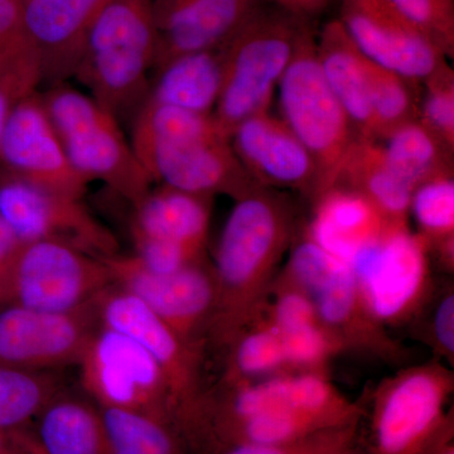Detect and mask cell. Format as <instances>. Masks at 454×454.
I'll return each instance as SVG.
<instances>
[{
	"label": "cell",
	"mask_w": 454,
	"mask_h": 454,
	"mask_svg": "<svg viewBox=\"0 0 454 454\" xmlns=\"http://www.w3.org/2000/svg\"><path fill=\"white\" fill-rule=\"evenodd\" d=\"M297 227L291 200L273 188L259 187L236 200L212 265L216 304L207 346L223 354L241 331L262 316Z\"/></svg>",
	"instance_id": "obj_1"
},
{
	"label": "cell",
	"mask_w": 454,
	"mask_h": 454,
	"mask_svg": "<svg viewBox=\"0 0 454 454\" xmlns=\"http://www.w3.org/2000/svg\"><path fill=\"white\" fill-rule=\"evenodd\" d=\"M452 370L442 361L399 367L364 394L361 446L366 454H432L454 439Z\"/></svg>",
	"instance_id": "obj_2"
},
{
	"label": "cell",
	"mask_w": 454,
	"mask_h": 454,
	"mask_svg": "<svg viewBox=\"0 0 454 454\" xmlns=\"http://www.w3.org/2000/svg\"><path fill=\"white\" fill-rule=\"evenodd\" d=\"M157 41L152 0H106L74 77L119 121L134 118L148 94Z\"/></svg>",
	"instance_id": "obj_3"
},
{
	"label": "cell",
	"mask_w": 454,
	"mask_h": 454,
	"mask_svg": "<svg viewBox=\"0 0 454 454\" xmlns=\"http://www.w3.org/2000/svg\"><path fill=\"white\" fill-rule=\"evenodd\" d=\"M309 18L259 2L223 44V80L214 118L227 137L240 122L269 112Z\"/></svg>",
	"instance_id": "obj_4"
},
{
	"label": "cell",
	"mask_w": 454,
	"mask_h": 454,
	"mask_svg": "<svg viewBox=\"0 0 454 454\" xmlns=\"http://www.w3.org/2000/svg\"><path fill=\"white\" fill-rule=\"evenodd\" d=\"M280 273L309 295L319 322L343 352L390 366L409 365L411 349L391 336L366 309L351 268L306 235L295 238Z\"/></svg>",
	"instance_id": "obj_5"
},
{
	"label": "cell",
	"mask_w": 454,
	"mask_h": 454,
	"mask_svg": "<svg viewBox=\"0 0 454 454\" xmlns=\"http://www.w3.org/2000/svg\"><path fill=\"white\" fill-rule=\"evenodd\" d=\"M41 97L68 160L82 177L103 181L133 206L152 190L121 121L106 107L66 82L50 86Z\"/></svg>",
	"instance_id": "obj_6"
},
{
	"label": "cell",
	"mask_w": 454,
	"mask_h": 454,
	"mask_svg": "<svg viewBox=\"0 0 454 454\" xmlns=\"http://www.w3.org/2000/svg\"><path fill=\"white\" fill-rule=\"evenodd\" d=\"M317 33L312 20L303 27L278 85L282 121L309 149L318 170L312 201L333 186L343 157L358 137L322 74Z\"/></svg>",
	"instance_id": "obj_7"
},
{
	"label": "cell",
	"mask_w": 454,
	"mask_h": 454,
	"mask_svg": "<svg viewBox=\"0 0 454 454\" xmlns=\"http://www.w3.org/2000/svg\"><path fill=\"white\" fill-rule=\"evenodd\" d=\"M348 267L370 315L387 328L406 327L437 284L428 245L409 221H389Z\"/></svg>",
	"instance_id": "obj_8"
},
{
	"label": "cell",
	"mask_w": 454,
	"mask_h": 454,
	"mask_svg": "<svg viewBox=\"0 0 454 454\" xmlns=\"http://www.w3.org/2000/svg\"><path fill=\"white\" fill-rule=\"evenodd\" d=\"M113 286L104 260L56 241L22 243L0 270L3 306L67 313L97 301Z\"/></svg>",
	"instance_id": "obj_9"
},
{
	"label": "cell",
	"mask_w": 454,
	"mask_h": 454,
	"mask_svg": "<svg viewBox=\"0 0 454 454\" xmlns=\"http://www.w3.org/2000/svg\"><path fill=\"white\" fill-rule=\"evenodd\" d=\"M98 322L139 342L162 370L172 399L175 426L187 439L201 417L211 385L206 379V349L190 345L129 293L107 288L97 301Z\"/></svg>",
	"instance_id": "obj_10"
},
{
	"label": "cell",
	"mask_w": 454,
	"mask_h": 454,
	"mask_svg": "<svg viewBox=\"0 0 454 454\" xmlns=\"http://www.w3.org/2000/svg\"><path fill=\"white\" fill-rule=\"evenodd\" d=\"M77 365L83 389L100 408L134 411L175 426L162 370L136 340L100 325Z\"/></svg>",
	"instance_id": "obj_11"
},
{
	"label": "cell",
	"mask_w": 454,
	"mask_h": 454,
	"mask_svg": "<svg viewBox=\"0 0 454 454\" xmlns=\"http://www.w3.org/2000/svg\"><path fill=\"white\" fill-rule=\"evenodd\" d=\"M0 216L20 243L56 241L101 260L119 254L115 236L82 199L35 186L3 169Z\"/></svg>",
	"instance_id": "obj_12"
},
{
	"label": "cell",
	"mask_w": 454,
	"mask_h": 454,
	"mask_svg": "<svg viewBox=\"0 0 454 454\" xmlns=\"http://www.w3.org/2000/svg\"><path fill=\"white\" fill-rule=\"evenodd\" d=\"M113 286L138 298L179 339L207 348V331L215 304L214 269L206 260L169 274L146 270L134 255L121 253L104 260Z\"/></svg>",
	"instance_id": "obj_13"
},
{
	"label": "cell",
	"mask_w": 454,
	"mask_h": 454,
	"mask_svg": "<svg viewBox=\"0 0 454 454\" xmlns=\"http://www.w3.org/2000/svg\"><path fill=\"white\" fill-rule=\"evenodd\" d=\"M152 182L197 195L236 200L262 187L236 157L223 134L131 145Z\"/></svg>",
	"instance_id": "obj_14"
},
{
	"label": "cell",
	"mask_w": 454,
	"mask_h": 454,
	"mask_svg": "<svg viewBox=\"0 0 454 454\" xmlns=\"http://www.w3.org/2000/svg\"><path fill=\"white\" fill-rule=\"evenodd\" d=\"M98 325L97 301L67 313L0 307V365L28 372L77 365Z\"/></svg>",
	"instance_id": "obj_15"
},
{
	"label": "cell",
	"mask_w": 454,
	"mask_h": 454,
	"mask_svg": "<svg viewBox=\"0 0 454 454\" xmlns=\"http://www.w3.org/2000/svg\"><path fill=\"white\" fill-rule=\"evenodd\" d=\"M0 169L29 184L83 199L90 182L68 160L41 94L20 98L0 136Z\"/></svg>",
	"instance_id": "obj_16"
},
{
	"label": "cell",
	"mask_w": 454,
	"mask_h": 454,
	"mask_svg": "<svg viewBox=\"0 0 454 454\" xmlns=\"http://www.w3.org/2000/svg\"><path fill=\"white\" fill-rule=\"evenodd\" d=\"M339 20L376 64L423 83L447 57L391 0H340Z\"/></svg>",
	"instance_id": "obj_17"
},
{
	"label": "cell",
	"mask_w": 454,
	"mask_h": 454,
	"mask_svg": "<svg viewBox=\"0 0 454 454\" xmlns=\"http://www.w3.org/2000/svg\"><path fill=\"white\" fill-rule=\"evenodd\" d=\"M236 157L260 186L300 191L312 201L318 170L288 125L265 112L238 125L230 137Z\"/></svg>",
	"instance_id": "obj_18"
},
{
	"label": "cell",
	"mask_w": 454,
	"mask_h": 454,
	"mask_svg": "<svg viewBox=\"0 0 454 454\" xmlns=\"http://www.w3.org/2000/svg\"><path fill=\"white\" fill-rule=\"evenodd\" d=\"M106 0H26L23 29L37 52L41 85L74 76L90 27Z\"/></svg>",
	"instance_id": "obj_19"
},
{
	"label": "cell",
	"mask_w": 454,
	"mask_h": 454,
	"mask_svg": "<svg viewBox=\"0 0 454 454\" xmlns=\"http://www.w3.org/2000/svg\"><path fill=\"white\" fill-rule=\"evenodd\" d=\"M262 0H152L157 52L153 71L187 53L223 46Z\"/></svg>",
	"instance_id": "obj_20"
},
{
	"label": "cell",
	"mask_w": 454,
	"mask_h": 454,
	"mask_svg": "<svg viewBox=\"0 0 454 454\" xmlns=\"http://www.w3.org/2000/svg\"><path fill=\"white\" fill-rule=\"evenodd\" d=\"M312 202V219L304 235L348 265L391 221L365 197L342 186L328 188Z\"/></svg>",
	"instance_id": "obj_21"
},
{
	"label": "cell",
	"mask_w": 454,
	"mask_h": 454,
	"mask_svg": "<svg viewBox=\"0 0 454 454\" xmlns=\"http://www.w3.org/2000/svg\"><path fill=\"white\" fill-rule=\"evenodd\" d=\"M214 197L169 186L151 190L134 205L130 221L133 240L182 245L206 254Z\"/></svg>",
	"instance_id": "obj_22"
},
{
	"label": "cell",
	"mask_w": 454,
	"mask_h": 454,
	"mask_svg": "<svg viewBox=\"0 0 454 454\" xmlns=\"http://www.w3.org/2000/svg\"><path fill=\"white\" fill-rule=\"evenodd\" d=\"M317 57L325 82L360 138L375 139L365 71V55L339 20L317 33Z\"/></svg>",
	"instance_id": "obj_23"
},
{
	"label": "cell",
	"mask_w": 454,
	"mask_h": 454,
	"mask_svg": "<svg viewBox=\"0 0 454 454\" xmlns=\"http://www.w3.org/2000/svg\"><path fill=\"white\" fill-rule=\"evenodd\" d=\"M333 186L356 191L387 220L409 221L414 188L391 166L384 145L378 140L360 137L354 140Z\"/></svg>",
	"instance_id": "obj_24"
},
{
	"label": "cell",
	"mask_w": 454,
	"mask_h": 454,
	"mask_svg": "<svg viewBox=\"0 0 454 454\" xmlns=\"http://www.w3.org/2000/svg\"><path fill=\"white\" fill-rule=\"evenodd\" d=\"M154 73L145 103L212 114L223 88V46L176 57Z\"/></svg>",
	"instance_id": "obj_25"
},
{
	"label": "cell",
	"mask_w": 454,
	"mask_h": 454,
	"mask_svg": "<svg viewBox=\"0 0 454 454\" xmlns=\"http://www.w3.org/2000/svg\"><path fill=\"white\" fill-rule=\"evenodd\" d=\"M42 454H112L98 405L59 394L31 426Z\"/></svg>",
	"instance_id": "obj_26"
},
{
	"label": "cell",
	"mask_w": 454,
	"mask_h": 454,
	"mask_svg": "<svg viewBox=\"0 0 454 454\" xmlns=\"http://www.w3.org/2000/svg\"><path fill=\"white\" fill-rule=\"evenodd\" d=\"M220 385H235L289 373L282 336L260 317L241 331L223 352Z\"/></svg>",
	"instance_id": "obj_27"
},
{
	"label": "cell",
	"mask_w": 454,
	"mask_h": 454,
	"mask_svg": "<svg viewBox=\"0 0 454 454\" xmlns=\"http://www.w3.org/2000/svg\"><path fill=\"white\" fill-rule=\"evenodd\" d=\"M409 216L428 245L430 258L447 276L454 271V175L429 179L414 188Z\"/></svg>",
	"instance_id": "obj_28"
},
{
	"label": "cell",
	"mask_w": 454,
	"mask_h": 454,
	"mask_svg": "<svg viewBox=\"0 0 454 454\" xmlns=\"http://www.w3.org/2000/svg\"><path fill=\"white\" fill-rule=\"evenodd\" d=\"M391 166L413 186L454 175L453 154L419 121L403 125L382 140Z\"/></svg>",
	"instance_id": "obj_29"
},
{
	"label": "cell",
	"mask_w": 454,
	"mask_h": 454,
	"mask_svg": "<svg viewBox=\"0 0 454 454\" xmlns=\"http://www.w3.org/2000/svg\"><path fill=\"white\" fill-rule=\"evenodd\" d=\"M373 133L382 142L394 130L419 118L422 83L376 64L365 56Z\"/></svg>",
	"instance_id": "obj_30"
},
{
	"label": "cell",
	"mask_w": 454,
	"mask_h": 454,
	"mask_svg": "<svg viewBox=\"0 0 454 454\" xmlns=\"http://www.w3.org/2000/svg\"><path fill=\"white\" fill-rule=\"evenodd\" d=\"M62 384L50 372L0 365V432L29 428Z\"/></svg>",
	"instance_id": "obj_31"
},
{
	"label": "cell",
	"mask_w": 454,
	"mask_h": 454,
	"mask_svg": "<svg viewBox=\"0 0 454 454\" xmlns=\"http://www.w3.org/2000/svg\"><path fill=\"white\" fill-rule=\"evenodd\" d=\"M98 409L112 454H191L172 424L122 409Z\"/></svg>",
	"instance_id": "obj_32"
},
{
	"label": "cell",
	"mask_w": 454,
	"mask_h": 454,
	"mask_svg": "<svg viewBox=\"0 0 454 454\" xmlns=\"http://www.w3.org/2000/svg\"><path fill=\"white\" fill-rule=\"evenodd\" d=\"M406 327L411 336L428 346L433 358L453 366L454 364V284L448 278L435 284L434 291L422 309Z\"/></svg>",
	"instance_id": "obj_33"
},
{
	"label": "cell",
	"mask_w": 454,
	"mask_h": 454,
	"mask_svg": "<svg viewBox=\"0 0 454 454\" xmlns=\"http://www.w3.org/2000/svg\"><path fill=\"white\" fill-rule=\"evenodd\" d=\"M289 372H328V364L345 354L321 322L280 333Z\"/></svg>",
	"instance_id": "obj_34"
},
{
	"label": "cell",
	"mask_w": 454,
	"mask_h": 454,
	"mask_svg": "<svg viewBox=\"0 0 454 454\" xmlns=\"http://www.w3.org/2000/svg\"><path fill=\"white\" fill-rule=\"evenodd\" d=\"M418 121L454 152V73L450 65L424 80Z\"/></svg>",
	"instance_id": "obj_35"
},
{
	"label": "cell",
	"mask_w": 454,
	"mask_h": 454,
	"mask_svg": "<svg viewBox=\"0 0 454 454\" xmlns=\"http://www.w3.org/2000/svg\"><path fill=\"white\" fill-rule=\"evenodd\" d=\"M360 424L324 430L286 443L236 444L210 454H336L356 443Z\"/></svg>",
	"instance_id": "obj_36"
},
{
	"label": "cell",
	"mask_w": 454,
	"mask_h": 454,
	"mask_svg": "<svg viewBox=\"0 0 454 454\" xmlns=\"http://www.w3.org/2000/svg\"><path fill=\"white\" fill-rule=\"evenodd\" d=\"M26 0H0V79L25 70L37 57L23 29Z\"/></svg>",
	"instance_id": "obj_37"
},
{
	"label": "cell",
	"mask_w": 454,
	"mask_h": 454,
	"mask_svg": "<svg viewBox=\"0 0 454 454\" xmlns=\"http://www.w3.org/2000/svg\"><path fill=\"white\" fill-rule=\"evenodd\" d=\"M447 59L454 56V7L438 0H391Z\"/></svg>",
	"instance_id": "obj_38"
},
{
	"label": "cell",
	"mask_w": 454,
	"mask_h": 454,
	"mask_svg": "<svg viewBox=\"0 0 454 454\" xmlns=\"http://www.w3.org/2000/svg\"><path fill=\"white\" fill-rule=\"evenodd\" d=\"M37 86H40V83L35 80L25 79V77H9V79L0 80V136H2L5 119L14 104L20 98L35 92Z\"/></svg>",
	"instance_id": "obj_39"
},
{
	"label": "cell",
	"mask_w": 454,
	"mask_h": 454,
	"mask_svg": "<svg viewBox=\"0 0 454 454\" xmlns=\"http://www.w3.org/2000/svg\"><path fill=\"white\" fill-rule=\"evenodd\" d=\"M0 454H42L31 427L14 432H0Z\"/></svg>",
	"instance_id": "obj_40"
},
{
	"label": "cell",
	"mask_w": 454,
	"mask_h": 454,
	"mask_svg": "<svg viewBox=\"0 0 454 454\" xmlns=\"http://www.w3.org/2000/svg\"><path fill=\"white\" fill-rule=\"evenodd\" d=\"M262 2L286 9L295 16L312 20L330 5L331 0H262Z\"/></svg>",
	"instance_id": "obj_41"
},
{
	"label": "cell",
	"mask_w": 454,
	"mask_h": 454,
	"mask_svg": "<svg viewBox=\"0 0 454 454\" xmlns=\"http://www.w3.org/2000/svg\"><path fill=\"white\" fill-rule=\"evenodd\" d=\"M20 244L11 227L0 216V270L7 265Z\"/></svg>",
	"instance_id": "obj_42"
},
{
	"label": "cell",
	"mask_w": 454,
	"mask_h": 454,
	"mask_svg": "<svg viewBox=\"0 0 454 454\" xmlns=\"http://www.w3.org/2000/svg\"><path fill=\"white\" fill-rule=\"evenodd\" d=\"M360 437V435H358ZM336 454H366L365 450H364L363 446L360 444V441H357L356 443L352 444L351 447L346 448V450H340V452H337Z\"/></svg>",
	"instance_id": "obj_43"
},
{
	"label": "cell",
	"mask_w": 454,
	"mask_h": 454,
	"mask_svg": "<svg viewBox=\"0 0 454 454\" xmlns=\"http://www.w3.org/2000/svg\"><path fill=\"white\" fill-rule=\"evenodd\" d=\"M432 454H454V439L438 447Z\"/></svg>",
	"instance_id": "obj_44"
},
{
	"label": "cell",
	"mask_w": 454,
	"mask_h": 454,
	"mask_svg": "<svg viewBox=\"0 0 454 454\" xmlns=\"http://www.w3.org/2000/svg\"><path fill=\"white\" fill-rule=\"evenodd\" d=\"M0 307H3L2 293H0Z\"/></svg>",
	"instance_id": "obj_45"
}]
</instances>
